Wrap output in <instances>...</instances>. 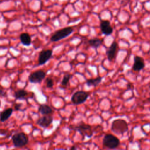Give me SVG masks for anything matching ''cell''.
Returning <instances> with one entry per match:
<instances>
[{"label":"cell","mask_w":150,"mask_h":150,"mask_svg":"<svg viewBox=\"0 0 150 150\" xmlns=\"http://www.w3.org/2000/svg\"><path fill=\"white\" fill-rule=\"evenodd\" d=\"M111 129L115 134L123 135L128 129V124L123 119H116L112 121Z\"/></svg>","instance_id":"obj_1"},{"label":"cell","mask_w":150,"mask_h":150,"mask_svg":"<svg viewBox=\"0 0 150 150\" xmlns=\"http://www.w3.org/2000/svg\"><path fill=\"white\" fill-rule=\"evenodd\" d=\"M120 139L111 134H105L103 139V145L108 149H115L120 145Z\"/></svg>","instance_id":"obj_2"},{"label":"cell","mask_w":150,"mask_h":150,"mask_svg":"<svg viewBox=\"0 0 150 150\" xmlns=\"http://www.w3.org/2000/svg\"><path fill=\"white\" fill-rule=\"evenodd\" d=\"M13 145L15 147L20 148L26 145L29 142V138L26 134L24 132H17L12 137Z\"/></svg>","instance_id":"obj_3"},{"label":"cell","mask_w":150,"mask_h":150,"mask_svg":"<svg viewBox=\"0 0 150 150\" xmlns=\"http://www.w3.org/2000/svg\"><path fill=\"white\" fill-rule=\"evenodd\" d=\"M73 31V28L70 26L60 29L53 34V35L50 38V41L57 42L59 40H60L71 35Z\"/></svg>","instance_id":"obj_4"},{"label":"cell","mask_w":150,"mask_h":150,"mask_svg":"<svg viewBox=\"0 0 150 150\" xmlns=\"http://www.w3.org/2000/svg\"><path fill=\"white\" fill-rule=\"evenodd\" d=\"M73 129L79 132V133L83 137V139L85 137L90 138L93 133L91 129V127L90 125L86 124L83 122H81L80 123L77 124L76 127H74Z\"/></svg>","instance_id":"obj_5"},{"label":"cell","mask_w":150,"mask_h":150,"mask_svg":"<svg viewBox=\"0 0 150 150\" xmlns=\"http://www.w3.org/2000/svg\"><path fill=\"white\" fill-rule=\"evenodd\" d=\"M89 96V93L84 91H77L71 96V102L75 105H79L84 103Z\"/></svg>","instance_id":"obj_6"},{"label":"cell","mask_w":150,"mask_h":150,"mask_svg":"<svg viewBox=\"0 0 150 150\" xmlns=\"http://www.w3.org/2000/svg\"><path fill=\"white\" fill-rule=\"evenodd\" d=\"M46 73L43 70H37L32 72L28 77V80L31 83H41L45 79Z\"/></svg>","instance_id":"obj_7"},{"label":"cell","mask_w":150,"mask_h":150,"mask_svg":"<svg viewBox=\"0 0 150 150\" xmlns=\"http://www.w3.org/2000/svg\"><path fill=\"white\" fill-rule=\"evenodd\" d=\"M53 51L51 49H46L42 50L38 57V64L39 66L43 65L46 63L52 57Z\"/></svg>","instance_id":"obj_8"},{"label":"cell","mask_w":150,"mask_h":150,"mask_svg":"<svg viewBox=\"0 0 150 150\" xmlns=\"http://www.w3.org/2000/svg\"><path fill=\"white\" fill-rule=\"evenodd\" d=\"M145 67V62L142 57L135 56L134 57V64L132 69L135 71H140Z\"/></svg>","instance_id":"obj_9"},{"label":"cell","mask_w":150,"mask_h":150,"mask_svg":"<svg viewBox=\"0 0 150 150\" xmlns=\"http://www.w3.org/2000/svg\"><path fill=\"white\" fill-rule=\"evenodd\" d=\"M100 29L101 32L107 36L110 35L113 32V29L111 26L110 21L108 20H102L101 21Z\"/></svg>","instance_id":"obj_10"},{"label":"cell","mask_w":150,"mask_h":150,"mask_svg":"<svg viewBox=\"0 0 150 150\" xmlns=\"http://www.w3.org/2000/svg\"><path fill=\"white\" fill-rule=\"evenodd\" d=\"M117 49H118V44L116 42L114 41L111 44L110 46L108 47L106 52L107 59L110 62L112 61L115 57Z\"/></svg>","instance_id":"obj_11"},{"label":"cell","mask_w":150,"mask_h":150,"mask_svg":"<svg viewBox=\"0 0 150 150\" xmlns=\"http://www.w3.org/2000/svg\"><path fill=\"white\" fill-rule=\"evenodd\" d=\"M53 122V118L49 115H44V116L39 118L37 120V124L42 128L48 127Z\"/></svg>","instance_id":"obj_12"},{"label":"cell","mask_w":150,"mask_h":150,"mask_svg":"<svg viewBox=\"0 0 150 150\" xmlns=\"http://www.w3.org/2000/svg\"><path fill=\"white\" fill-rule=\"evenodd\" d=\"M19 39L21 42L25 46H28L31 45L32 43V39L29 34L28 33H22L20 35Z\"/></svg>","instance_id":"obj_13"},{"label":"cell","mask_w":150,"mask_h":150,"mask_svg":"<svg viewBox=\"0 0 150 150\" xmlns=\"http://www.w3.org/2000/svg\"><path fill=\"white\" fill-rule=\"evenodd\" d=\"M13 112V109L11 108H7L0 113V121L5 122L12 115Z\"/></svg>","instance_id":"obj_14"},{"label":"cell","mask_w":150,"mask_h":150,"mask_svg":"<svg viewBox=\"0 0 150 150\" xmlns=\"http://www.w3.org/2000/svg\"><path fill=\"white\" fill-rule=\"evenodd\" d=\"M38 111L42 115H49L53 112L52 108L47 104H40Z\"/></svg>","instance_id":"obj_15"},{"label":"cell","mask_w":150,"mask_h":150,"mask_svg":"<svg viewBox=\"0 0 150 150\" xmlns=\"http://www.w3.org/2000/svg\"><path fill=\"white\" fill-rule=\"evenodd\" d=\"M101 81H102V77L98 76L94 79H90L87 80L86 84L88 86L96 87L98 86V84L101 82Z\"/></svg>","instance_id":"obj_16"},{"label":"cell","mask_w":150,"mask_h":150,"mask_svg":"<svg viewBox=\"0 0 150 150\" xmlns=\"http://www.w3.org/2000/svg\"><path fill=\"white\" fill-rule=\"evenodd\" d=\"M28 95V93L24 89H20L16 91L14 93V97L15 99L21 100L25 99L26 97Z\"/></svg>","instance_id":"obj_17"},{"label":"cell","mask_w":150,"mask_h":150,"mask_svg":"<svg viewBox=\"0 0 150 150\" xmlns=\"http://www.w3.org/2000/svg\"><path fill=\"white\" fill-rule=\"evenodd\" d=\"M88 43L91 47H93L95 49H97L102 45L103 40L100 39L99 38H95L89 39L88 41Z\"/></svg>","instance_id":"obj_18"},{"label":"cell","mask_w":150,"mask_h":150,"mask_svg":"<svg viewBox=\"0 0 150 150\" xmlns=\"http://www.w3.org/2000/svg\"><path fill=\"white\" fill-rule=\"evenodd\" d=\"M72 77V76L70 74H66L64 76V77H63V79L62 80V82H61V84L62 86H66L67 85V83L69 82L70 81V79H71V77Z\"/></svg>","instance_id":"obj_19"},{"label":"cell","mask_w":150,"mask_h":150,"mask_svg":"<svg viewBox=\"0 0 150 150\" xmlns=\"http://www.w3.org/2000/svg\"><path fill=\"white\" fill-rule=\"evenodd\" d=\"M45 83H46V86L47 88H51L53 87L54 85V83H53V80L49 77H47L46 79L45 80Z\"/></svg>","instance_id":"obj_20"},{"label":"cell","mask_w":150,"mask_h":150,"mask_svg":"<svg viewBox=\"0 0 150 150\" xmlns=\"http://www.w3.org/2000/svg\"><path fill=\"white\" fill-rule=\"evenodd\" d=\"M6 94L5 90L3 88L2 86H0V96H4Z\"/></svg>","instance_id":"obj_21"},{"label":"cell","mask_w":150,"mask_h":150,"mask_svg":"<svg viewBox=\"0 0 150 150\" xmlns=\"http://www.w3.org/2000/svg\"><path fill=\"white\" fill-rule=\"evenodd\" d=\"M22 106V104H20V103H16L14 105V108H15V110H16V111H18V110H21V107Z\"/></svg>","instance_id":"obj_22"},{"label":"cell","mask_w":150,"mask_h":150,"mask_svg":"<svg viewBox=\"0 0 150 150\" xmlns=\"http://www.w3.org/2000/svg\"><path fill=\"white\" fill-rule=\"evenodd\" d=\"M76 149V148L75 147V146H73L72 147H71V148H70V149Z\"/></svg>","instance_id":"obj_23"},{"label":"cell","mask_w":150,"mask_h":150,"mask_svg":"<svg viewBox=\"0 0 150 150\" xmlns=\"http://www.w3.org/2000/svg\"><path fill=\"white\" fill-rule=\"evenodd\" d=\"M149 88H150V84H149Z\"/></svg>","instance_id":"obj_24"},{"label":"cell","mask_w":150,"mask_h":150,"mask_svg":"<svg viewBox=\"0 0 150 150\" xmlns=\"http://www.w3.org/2000/svg\"><path fill=\"white\" fill-rule=\"evenodd\" d=\"M0 105H1V101H0Z\"/></svg>","instance_id":"obj_25"}]
</instances>
